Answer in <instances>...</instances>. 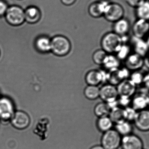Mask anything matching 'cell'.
I'll return each mask as SVG.
<instances>
[{
	"label": "cell",
	"instance_id": "6da1fadb",
	"mask_svg": "<svg viewBox=\"0 0 149 149\" xmlns=\"http://www.w3.org/2000/svg\"><path fill=\"white\" fill-rule=\"evenodd\" d=\"M122 38L113 32L105 34L101 42L102 49L107 54L117 53L123 44Z\"/></svg>",
	"mask_w": 149,
	"mask_h": 149
},
{
	"label": "cell",
	"instance_id": "7a4b0ae2",
	"mask_svg": "<svg viewBox=\"0 0 149 149\" xmlns=\"http://www.w3.org/2000/svg\"><path fill=\"white\" fill-rule=\"evenodd\" d=\"M71 49L70 40L65 36L57 35L51 39V51L56 56L63 57L68 55Z\"/></svg>",
	"mask_w": 149,
	"mask_h": 149
},
{
	"label": "cell",
	"instance_id": "3957f363",
	"mask_svg": "<svg viewBox=\"0 0 149 149\" xmlns=\"http://www.w3.org/2000/svg\"><path fill=\"white\" fill-rule=\"evenodd\" d=\"M4 17L6 22L11 26H20L25 22L24 10L17 5L8 7Z\"/></svg>",
	"mask_w": 149,
	"mask_h": 149
},
{
	"label": "cell",
	"instance_id": "277c9868",
	"mask_svg": "<svg viewBox=\"0 0 149 149\" xmlns=\"http://www.w3.org/2000/svg\"><path fill=\"white\" fill-rule=\"evenodd\" d=\"M124 8L120 4L109 2L105 8L103 16L107 21L114 23L124 17Z\"/></svg>",
	"mask_w": 149,
	"mask_h": 149
},
{
	"label": "cell",
	"instance_id": "5b68a950",
	"mask_svg": "<svg viewBox=\"0 0 149 149\" xmlns=\"http://www.w3.org/2000/svg\"><path fill=\"white\" fill-rule=\"evenodd\" d=\"M121 143L120 134L114 130L105 132L101 140L102 147L105 149H117Z\"/></svg>",
	"mask_w": 149,
	"mask_h": 149
},
{
	"label": "cell",
	"instance_id": "8992f818",
	"mask_svg": "<svg viewBox=\"0 0 149 149\" xmlns=\"http://www.w3.org/2000/svg\"><path fill=\"white\" fill-rule=\"evenodd\" d=\"M15 113L14 104L8 97L0 98V119L6 121L11 120Z\"/></svg>",
	"mask_w": 149,
	"mask_h": 149
},
{
	"label": "cell",
	"instance_id": "52a82bcc",
	"mask_svg": "<svg viewBox=\"0 0 149 149\" xmlns=\"http://www.w3.org/2000/svg\"><path fill=\"white\" fill-rule=\"evenodd\" d=\"M129 74V70L127 68L111 70L107 73V81L109 84L115 86L119 85L122 81L128 79Z\"/></svg>",
	"mask_w": 149,
	"mask_h": 149
},
{
	"label": "cell",
	"instance_id": "ba28073f",
	"mask_svg": "<svg viewBox=\"0 0 149 149\" xmlns=\"http://www.w3.org/2000/svg\"><path fill=\"white\" fill-rule=\"evenodd\" d=\"M118 96L117 88L113 85L107 84L100 88L99 97L103 102L109 103L115 101Z\"/></svg>",
	"mask_w": 149,
	"mask_h": 149
},
{
	"label": "cell",
	"instance_id": "9c48e42d",
	"mask_svg": "<svg viewBox=\"0 0 149 149\" xmlns=\"http://www.w3.org/2000/svg\"><path fill=\"white\" fill-rule=\"evenodd\" d=\"M107 73L102 71L92 70L86 74L85 80L87 85L98 86L107 80Z\"/></svg>",
	"mask_w": 149,
	"mask_h": 149
},
{
	"label": "cell",
	"instance_id": "30bf717a",
	"mask_svg": "<svg viewBox=\"0 0 149 149\" xmlns=\"http://www.w3.org/2000/svg\"><path fill=\"white\" fill-rule=\"evenodd\" d=\"M117 86L116 88L120 97L130 98L136 90V86L130 79L122 81Z\"/></svg>",
	"mask_w": 149,
	"mask_h": 149
},
{
	"label": "cell",
	"instance_id": "8fae6325",
	"mask_svg": "<svg viewBox=\"0 0 149 149\" xmlns=\"http://www.w3.org/2000/svg\"><path fill=\"white\" fill-rule=\"evenodd\" d=\"M12 125L17 129L22 130L26 128L29 125L30 119L29 116L25 112L17 111L11 118Z\"/></svg>",
	"mask_w": 149,
	"mask_h": 149
},
{
	"label": "cell",
	"instance_id": "7c38bea8",
	"mask_svg": "<svg viewBox=\"0 0 149 149\" xmlns=\"http://www.w3.org/2000/svg\"><path fill=\"white\" fill-rule=\"evenodd\" d=\"M109 2L107 0H99L93 2L88 7V13L91 17L94 18L103 16L105 8Z\"/></svg>",
	"mask_w": 149,
	"mask_h": 149
},
{
	"label": "cell",
	"instance_id": "4fadbf2b",
	"mask_svg": "<svg viewBox=\"0 0 149 149\" xmlns=\"http://www.w3.org/2000/svg\"><path fill=\"white\" fill-rule=\"evenodd\" d=\"M148 21L142 19H137L132 27V31L134 37L143 39L148 32Z\"/></svg>",
	"mask_w": 149,
	"mask_h": 149
},
{
	"label": "cell",
	"instance_id": "5bb4252c",
	"mask_svg": "<svg viewBox=\"0 0 149 149\" xmlns=\"http://www.w3.org/2000/svg\"><path fill=\"white\" fill-rule=\"evenodd\" d=\"M144 59L137 53L130 54L125 59L126 68L129 70L136 71L143 66Z\"/></svg>",
	"mask_w": 149,
	"mask_h": 149
},
{
	"label": "cell",
	"instance_id": "9a60e30c",
	"mask_svg": "<svg viewBox=\"0 0 149 149\" xmlns=\"http://www.w3.org/2000/svg\"><path fill=\"white\" fill-rule=\"evenodd\" d=\"M136 126L140 130L147 131L149 129V112L147 109L137 112L134 120Z\"/></svg>",
	"mask_w": 149,
	"mask_h": 149
},
{
	"label": "cell",
	"instance_id": "2e32d148",
	"mask_svg": "<svg viewBox=\"0 0 149 149\" xmlns=\"http://www.w3.org/2000/svg\"><path fill=\"white\" fill-rule=\"evenodd\" d=\"M25 21L30 24H34L38 22L41 18V10L38 7L30 6L24 10Z\"/></svg>",
	"mask_w": 149,
	"mask_h": 149
},
{
	"label": "cell",
	"instance_id": "e0dca14e",
	"mask_svg": "<svg viewBox=\"0 0 149 149\" xmlns=\"http://www.w3.org/2000/svg\"><path fill=\"white\" fill-rule=\"evenodd\" d=\"M121 143L123 149H142V142L136 136H126L123 137Z\"/></svg>",
	"mask_w": 149,
	"mask_h": 149
},
{
	"label": "cell",
	"instance_id": "ac0fdd59",
	"mask_svg": "<svg viewBox=\"0 0 149 149\" xmlns=\"http://www.w3.org/2000/svg\"><path fill=\"white\" fill-rule=\"evenodd\" d=\"M113 23L114 32L121 37L127 35L130 29V23L127 19L123 17Z\"/></svg>",
	"mask_w": 149,
	"mask_h": 149
},
{
	"label": "cell",
	"instance_id": "d6986e66",
	"mask_svg": "<svg viewBox=\"0 0 149 149\" xmlns=\"http://www.w3.org/2000/svg\"><path fill=\"white\" fill-rule=\"evenodd\" d=\"M132 104V108L136 111L146 109L149 104L148 96L146 94H139L133 99Z\"/></svg>",
	"mask_w": 149,
	"mask_h": 149
},
{
	"label": "cell",
	"instance_id": "ffe728a7",
	"mask_svg": "<svg viewBox=\"0 0 149 149\" xmlns=\"http://www.w3.org/2000/svg\"><path fill=\"white\" fill-rule=\"evenodd\" d=\"M36 48L38 51L46 53L51 51V39L46 36L38 37L35 42Z\"/></svg>",
	"mask_w": 149,
	"mask_h": 149
},
{
	"label": "cell",
	"instance_id": "44dd1931",
	"mask_svg": "<svg viewBox=\"0 0 149 149\" xmlns=\"http://www.w3.org/2000/svg\"><path fill=\"white\" fill-rule=\"evenodd\" d=\"M134 48L135 53L139 54L143 57L145 56L148 49V42H146L143 39L134 37L133 39Z\"/></svg>",
	"mask_w": 149,
	"mask_h": 149
},
{
	"label": "cell",
	"instance_id": "7402d4cb",
	"mask_svg": "<svg viewBox=\"0 0 149 149\" xmlns=\"http://www.w3.org/2000/svg\"><path fill=\"white\" fill-rule=\"evenodd\" d=\"M109 116L112 122L116 124L126 121L125 109L119 107L111 109Z\"/></svg>",
	"mask_w": 149,
	"mask_h": 149
},
{
	"label": "cell",
	"instance_id": "603a6c76",
	"mask_svg": "<svg viewBox=\"0 0 149 149\" xmlns=\"http://www.w3.org/2000/svg\"><path fill=\"white\" fill-rule=\"evenodd\" d=\"M136 8V15L139 19L148 21L149 18V3L146 1Z\"/></svg>",
	"mask_w": 149,
	"mask_h": 149
},
{
	"label": "cell",
	"instance_id": "cb8c5ba5",
	"mask_svg": "<svg viewBox=\"0 0 149 149\" xmlns=\"http://www.w3.org/2000/svg\"><path fill=\"white\" fill-rule=\"evenodd\" d=\"M111 111V109L106 102H99L95 106L94 109V114L100 117L108 116Z\"/></svg>",
	"mask_w": 149,
	"mask_h": 149
},
{
	"label": "cell",
	"instance_id": "d4e9b609",
	"mask_svg": "<svg viewBox=\"0 0 149 149\" xmlns=\"http://www.w3.org/2000/svg\"><path fill=\"white\" fill-rule=\"evenodd\" d=\"M120 60H119L116 56L112 54H108L103 65L109 71L118 69L120 65Z\"/></svg>",
	"mask_w": 149,
	"mask_h": 149
},
{
	"label": "cell",
	"instance_id": "484cf974",
	"mask_svg": "<svg viewBox=\"0 0 149 149\" xmlns=\"http://www.w3.org/2000/svg\"><path fill=\"white\" fill-rule=\"evenodd\" d=\"M85 97L90 100H94L99 97L100 88L98 86L87 85L84 91Z\"/></svg>",
	"mask_w": 149,
	"mask_h": 149
},
{
	"label": "cell",
	"instance_id": "4316f807",
	"mask_svg": "<svg viewBox=\"0 0 149 149\" xmlns=\"http://www.w3.org/2000/svg\"><path fill=\"white\" fill-rule=\"evenodd\" d=\"M98 128L103 132H106L111 130L113 122L108 116L99 118L97 123Z\"/></svg>",
	"mask_w": 149,
	"mask_h": 149
},
{
	"label": "cell",
	"instance_id": "83f0119b",
	"mask_svg": "<svg viewBox=\"0 0 149 149\" xmlns=\"http://www.w3.org/2000/svg\"><path fill=\"white\" fill-rule=\"evenodd\" d=\"M116 131L120 134L123 135H128L131 133L132 131V125L129 122L124 121L122 122L116 124Z\"/></svg>",
	"mask_w": 149,
	"mask_h": 149
},
{
	"label": "cell",
	"instance_id": "f1b7e54d",
	"mask_svg": "<svg viewBox=\"0 0 149 149\" xmlns=\"http://www.w3.org/2000/svg\"><path fill=\"white\" fill-rule=\"evenodd\" d=\"M108 55V54L102 49L98 50L93 54V61L97 65H103Z\"/></svg>",
	"mask_w": 149,
	"mask_h": 149
},
{
	"label": "cell",
	"instance_id": "f546056e",
	"mask_svg": "<svg viewBox=\"0 0 149 149\" xmlns=\"http://www.w3.org/2000/svg\"><path fill=\"white\" fill-rule=\"evenodd\" d=\"M130 48L127 45L122 44L116 56L120 60H125L130 55Z\"/></svg>",
	"mask_w": 149,
	"mask_h": 149
},
{
	"label": "cell",
	"instance_id": "4dcf8cb0",
	"mask_svg": "<svg viewBox=\"0 0 149 149\" xmlns=\"http://www.w3.org/2000/svg\"><path fill=\"white\" fill-rule=\"evenodd\" d=\"M125 109V117L126 120L127 121L130 122L131 121H134L136 116L137 111L135 110L132 107H127Z\"/></svg>",
	"mask_w": 149,
	"mask_h": 149
},
{
	"label": "cell",
	"instance_id": "1f68e13d",
	"mask_svg": "<svg viewBox=\"0 0 149 149\" xmlns=\"http://www.w3.org/2000/svg\"><path fill=\"white\" fill-rule=\"evenodd\" d=\"M143 79L144 76L141 73L139 72L136 71L131 74L130 79L136 86L143 83Z\"/></svg>",
	"mask_w": 149,
	"mask_h": 149
},
{
	"label": "cell",
	"instance_id": "d6a6232c",
	"mask_svg": "<svg viewBox=\"0 0 149 149\" xmlns=\"http://www.w3.org/2000/svg\"><path fill=\"white\" fill-rule=\"evenodd\" d=\"M8 7L5 1L0 0V17L4 16Z\"/></svg>",
	"mask_w": 149,
	"mask_h": 149
},
{
	"label": "cell",
	"instance_id": "836d02e7",
	"mask_svg": "<svg viewBox=\"0 0 149 149\" xmlns=\"http://www.w3.org/2000/svg\"><path fill=\"white\" fill-rule=\"evenodd\" d=\"M146 1V0H126V1L129 6L136 8L142 4Z\"/></svg>",
	"mask_w": 149,
	"mask_h": 149
},
{
	"label": "cell",
	"instance_id": "e575fe53",
	"mask_svg": "<svg viewBox=\"0 0 149 149\" xmlns=\"http://www.w3.org/2000/svg\"><path fill=\"white\" fill-rule=\"evenodd\" d=\"M130 98L126 97H120V99L118 101V104L126 108L128 107L129 104L130 103Z\"/></svg>",
	"mask_w": 149,
	"mask_h": 149
},
{
	"label": "cell",
	"instance_id": "d590c367",
	"mask_svg": "<svg viewBox=\"0 0 149 149\" xmlns=\"http://www.w3.org/2000/svg\"><path fill=\"white\" fill-rule=\"evenodd\" d=\"M77 0H60L61 3L65 6H69L73 5Z\"/></svg>",
	"mask_w": 149,
	"mask_h": 149
},
{
	"label": "cell",
	"instance_id": "8d00e7d4",
	"mask_svg": "<svg viewBox=\"0 0 149 149\" xmlns=\"http://www.w3.org/2000/svg\"><path fill=\"white\" fill-rule=\"evenodd\" d=\"M90 149H105L103 148V147L102 146H94V147H92V148H91Z\"/></svg>",
	"mask_w": 149,
	"mask_h": 149
}]
</instances>
